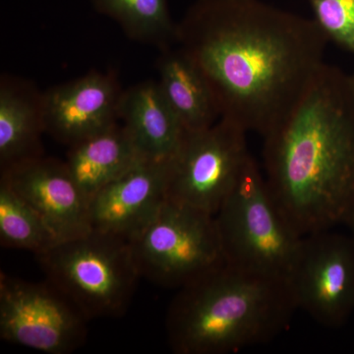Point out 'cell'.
<instances>
[{"label": "cell", "instance_id": "19", "mask_svg": "<svg viewBox=\"0 0 354 354\" xmlns=\"http://www.w3.org/2000/svg\"><path fill=\"white\" fill-rule=\"evenodd\" d=\"M315 23L327 39L354 51V0H310Z\"/></svg>", "mask_w": 354, "mask_h": 354}, {"label": "cell", "instance_id": "2", "mask_svg": "<svg viewBox=\"0 0 354 354\" xmlns=\"http://www.w3.org/2000/svg\"><path fill=\"white\" fill-rule=\"evenodd\" d=\"M324 65L292 113L264 138L268 189L301 236L354 218V120Z\"/></svg>", "mask_w": 354, "mask_h": 354}, {"label": "cell", "instance_id": "8", "mask_svg": "<svg viewBox=\"0 0 354 354\" xmlns=\"http://www.w3.org/2000/svg\"><path fill=\"white\" fill-rule=\"evenodd\" d=\"M88 319L53 283L0 274V337L48 354L74 353L87 335Z\"/></svg>", "mask_w": 354, "mask_h": 354}, {"label": "cell", "instance_id": "4", "mask_svg": "<svg viewBox=\"0 0 354 354\" xmlns=\"http://www.w3.org/2000/svg\"><path fill=\"white\" fill-rule=\"evenodd\" d=\"M215 216L227 264L288 283L304 236L281 213L252 157Z\"/></svg>", "mask_w": 354, "mask_h": 354}, {"label": "cell", "instance_id": "10", "mask_svg": "<svg viewBox=\"0 0 354 354\" xmlns=\"http://www.w3.org/2000/svg\"><path fill=\"white\" fill-rule=\"evenodd\" d=\"M1 178L39 212L59 241L92 230L90 201L65 160L39 156L1 169Z\"/></svg>", "mask_w": 354, "mask_h": 354}, {"label": "cell", "instance_id": "6", "mask_svg": "<svg viewBox=\"0 0 354 354\" xmlns=\"http://www.w3.org/2000/svg\"><path fill=\"white\" fill-rule=\"evenodd\" d=\"M130 245L141 278L167 288L179 290L225 263L216 216L169 199Z\"/></svg>", "mask_w": 354, "mask_h": 354}, {"label": "cell", "instance_id": "17", "mask_svg": "<svg viewBox=\"0 0 354 354\" xmlns=\"http://www.w3.org/2000/svg\"><path fill=\"white\" fill-rule=\"evenodd\" d=\"M97 11L109 16L133 39L162 50L176 44L167 0H93Z\"/></svg>", "mask_w": 354, "mask_h": 354}, {"label": "cell", "instance_id": "16", "mask_svg": "<svg viewBox=\"0 0 354 354\" xmlns=\"http://www.w3.org/2000/svg\"><path fill=\"white\" fill-rule=\"evenodd\" d=\"M43 95L27 82L4 77L0 82L1 169L43 156Z\"/></svg>", "mask_w": 354, "mask_h": 354}, {"label": "cell", "instance_id": "15", "mask_svg": "<svg viewBox=\"0 0 354 354\" xmlns=\"http://www.w3.org/2000/svg\"><path fill=\"white\" fill-rule=\"evenodd\" d=\"M160 87L185 131H199L215 124L220 113L204 74L189 55L174 46L160 50Z\"/></svg>", "mask_w": 354, "mask_h": 354}, {"label": "cell", "instance_id": "9", "mask_svg": "<svg viewBox=\"0 0 354 354\" xmlns=\"http://www.w3.org/2000/svg\"><path fill=\"white\" fill-rule=\"evenodd\" d=\"M288 283L297 309L335 325L354 300L353 247L328 230L306 235Z\"/></svg>", "mask_w": 354, "mask_h": 354}, {"label": "cell", "instance_id": "18", "mask_svg": "<svg viewBox=\"0 0 354 354\" xmlns=\"http://www.w3.org/2000/svg\"><path fill=\"white\" fill-rule=\"evenodd\" d=\"M59 241L32 205L0 178V243L2 247L44 252Z\"/></svg>", "mask_w": 354, "mask_h": 354}, {"label": "cell", "instance_id": "7", "mask_svg": "<svg viewBox=\"0 0 354 354\" xmlns=\"http://www.w3.org/2000/svg\"><path fill=\"white\" fill-rule=\"evenodd\" d=\"M245 130L221 118L199 131H185L169 160L167 199L216 216L252 156Z\"/></svg>", "mask_w": 354, "mask_h": 354}, {"label": "cell", "instance_id": "11", "mask_svg": "<svg viewBox=\"0 0 354 354\" xmlns=\"http://www.w3.org/2000/svg\"><path fill=\"white\" fill-rule=\"evenodd\" d=\"M123 91L113 73L91 71L43 94L44 130L66 146L118 122Z\"/></svg>", "mask_w": 354, "mask_h": 354}, {"label": "cell", "instance_id": "5", "mask_svg": "<svg viewBox=\"0 0 354 354\" xmlns=\"http://www.w3.org/2000/svg\"><path fill=\"white\" fill-rule=\"evenodd\" d=\"M48 281L88 320L118 318L141 278L130 241L92 230L37 255Z\"/></svg>", "mask_w": 354, "mask_h": 354}, {"label": "cell", "instance_id": "13", "mask_svg": "<svg viewBox=\"0 0 354 354\" xmlns=\"http://www.w3.org/2000/svg\"><path fill=\"white\" fill-rule=\"evenodd\" d=\"M118 118L147 160H171L185 133L158 80L143 81L123 91Z\"/></svg>", "mask_w": 354, "mask_h": 354}, {"label": "cell", "instance_id": "14", "mask_svg": "<svg viewBox=\"0 0 354 354\" xmlns=\"http://www.w3.org/2000/svg\"><path fill=\"white\" fill-rule=\"evenodd\" d=\"M68 148L65 162L88 201L147 160L120 122Z\"/></svg>", "mask_w": 354, "mask_h": 354}, {"label": "cell", "instance_id": "3", "mask_svg": "<svg viewBox=\"0 0 354 354\" xmlns=\"http://www.w3.org/2000/svg\"><path fill=\"white\" fill-rule=\"evenodd\" d=\"M297 309L290 283L227 264L179 288L167 316L176 354H227L272 341Z\"/></svg>", "mask_w": 354, "mask_h": 354}, {"label": "cell", "instance_id": "12", "mask_svg": "<svg viewBox=\"0 0 354 354\" xmlns=\"http://www.w3.org/2000/svg\"><path fill=\"white\" fill-rule=\"evenodd\" d=\"M169 160H144L95 193L92 230L129 241L141 232L167 201Z\"/></svg>", "mask_w": 354, "mask_h": 354}, {"label": "cell", "instance_id": "1", "mask_svg": "<svg viewBox=\"0 0 354 354\" xmlns=\"http://www.w3.org/2000/svg\"><path fill=\"white\" fill-rule=\"evenodd\" d=\"M315 21L253 0H203L177 25L176 44L204 74L221 118L265 137L324 67Z\"/></svg>", "mask_w": 354, "mask_h": 354}]
</instances>
